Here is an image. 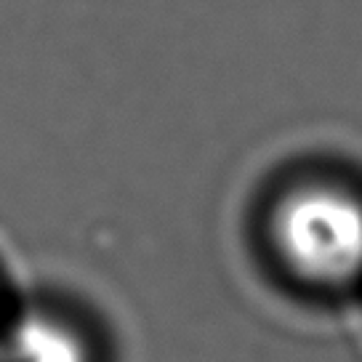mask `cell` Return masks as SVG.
I'll return each instance as SVG.
<instances>
[{"instance_id": "1", "label": "cell", "mask_w": 362, "mask_h": 362, "mask_svg": "<svg viewBox=\"0 0 362 362\" xmlns=\"http://www.w3.org/2000/svg\"><path fill=\"white\" fill-rule=\"evenodd\" d=\"M261 261L291 293L341 304L362 293V192L336 179L288 184L259 221Z\"/></svg>"}, {"instance_id": "2", "label": "cell", "mask_w": 362, "mask_h": 362, "mask_svg": "<svg viewBox=\"0 0 362 362\" xmlns=\"http://www.w3.org/2000/svg\"><path fill=\"white\" fill-rule=\"evenodd\" d=\"M0 362H104V344L75 306L16 298L0 320Z\"/></svg>"}, {"instance_id": "3", "label": "cell", "mask_w": 362, "mask_h": 362, "mask_svg": "<svg viewBox=\"0 0 362 362\" xmlns=\"http://www.w3.org/2000/svg\"><path fill=\"white\" fill-rule=\"evenodd\" d=\"M11 296H8V288H6V283H3V277H0V320H3V315H6V309L11 306Z\"/></svg>"}]
</instances>
